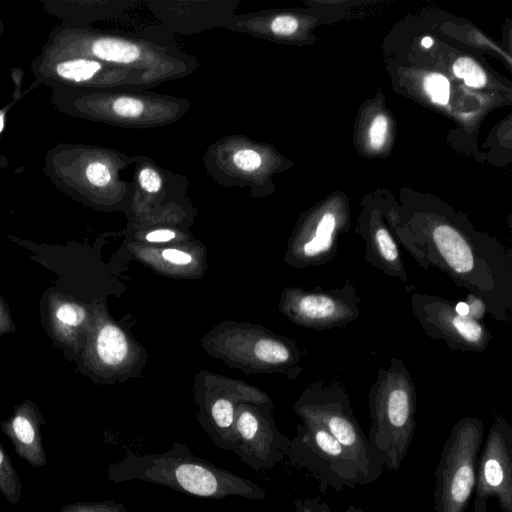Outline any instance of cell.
Returning <instances> with one entry per match:
<instances>
[{
  "label": "cell",
  "mask_w": 512,
  "mask_h": 512,
  "mask_svg": "<svg viewBox=\"0 0 512 512\" xmlns=\"http://www.w3.org/2000/svg\"><path fill=\"white\" fill-rule=\"evenodd\" d=\"M425 270L444 272L453 283L481 298L498 322L512 320V251L496 239L451 221L397 227L392 232Z\"/></svg>",
  "instance_id": "obj_1"
},
{
  "label": "cell",
  "mask_w": 512,
  "mask_h": 512,
  "mask_svg": "<svg viewBox=\"0 0 512 512\" xmlns=\"http://www.w3.org/2000/svg\"><path fill=\"white\" fill-rule=\"evenodd\" d=\"M111 482L142 481L168 487L202 499L242 497L260 500L267 492L258 484L229 470L220 468L193 454L182 443L158 454L127 450L121 459L107 468Z\"/></svg>",
  "instance_id": "obj_2"
},
{
  "label": "cell",
  "mask_w": 512,
  "mask_h": 512,
  "mask_svg": "<svg viewBox=\"0 0 512 512\" xmlns=\"http://www.w3.org/2000/svg\"><path fill=\"white\" fill-rule=\"evenodd\" d=\"M368 407V441L383 467L397 471L414 437L417 410L416 387L403 360L393 357L388 368H379Z\"/></svg>",
  "instance_id": "obj_3"
},
{
  "label": "cell",
  "mask_w": 512,
  "mask_h": 512,
  "mask_svg": "<svg viewBox=\"0 0 512 512\" xmlns=\"http://www.w3.org/2000/svg\"><path fill=\"white\" fill-rule=\"evenodd\" d=\"M301 419L322 425L351 455L364 485L376 481L383 464L358 423L345 387L338 382L315 383L297 404Z\"/></svg>",
  "instance_id": "obj_4"
},
{
  "label": "cell",
  "mask_w": 512,
  "mask_h": 512,
  "mask_svg": "<svg viewBox=\"0 0 512 512\" xmlns=\"http://www.w3.org/2000/svg\"><path fill=\"white\" fill-rule=\"evenodd\" d=\"M483 438L484 424L478 417H463L451 428L435 470V512L466 511L474 493Z\"/></svg>",
  "instance_id": "obj_5"
},
{
  "label": "cell",
  "mask_w": 512,
  "mask_h": 512,
  "mask_svg": "<svg viewBox=\"0 0 512 512\" xmlns=\"http://www.w3.org/2000/svg\"><path fill=\"white\" fill-rule=\"evenodd\" d=\"M302 421L290 440L287 455L290 465L306 470L323 494L329 488L342 492L345 487L364 485L347 450L322 425L309 419L302 418Z\"/></svg>",
  "instance_id": "obj_6"
},
{
  "label": "cell",
  "mask_w": 512,
  "mask_h": 512,
  "mask_svg": "<svg viewBox=\"0 0 512 512\" xmlns=\"http://www.w3.org/2000/svg\"><path fill=\"white\" fill-rule=\"evenodd\" d=\"M411 311L427 336L443 340L452 351L483 353L493 338L481 322L460 313L456 303L440 296L414 292Z\"/></svg>",
  "instance_id": "obj_7"
},
{
  "label": "cell",
  "mask_w": 512,
  "mask_h": 512,
  "mask_svg": "<svg viewBox=\"0 0 512 512\" xmlns=\"http://www.w3.org/2000/svg\"><path fill=\"white\" fill-rule=\"evenodd\" d=\"M35 75L59 89L106 88L152 80L146 73L95 59L43 49L33 65Z\"/></svg>",
  "instance_id": "obj_8"
},
{
  "label": "cell",
  "mask_w": 512,
  "mask_h": 512,
  "mask_svg": "<svg viewBox=\"0 0 512 512\" xmlns=\"http://www.w3.org/2000/svg\"><path fill=\"white\" fill-rule=\"evenodd\" d=\"M45 49L95 59L110 65L138 70L147 75L149 69L155 79L157 78V54L148 47L119 37L66 25L54 32Z\"/></svg>",
  "instance_id": "obj_9"
},
{
  "label": "cell",
  "mask_w": 512,
  "mask_h": 512,
  "mask_svg": "<svg viewBox=\"0 0 512 512\" xmlns=\"http://www.w3.org/2000/svg\"><path fill=\"white\" fill-rule=\"evenodd\" d=\"M473 512H486L495 498L502 512H512V427L495 414L477 460Z\"/></svg>",
  "instance_id": "obj_10"
},
{
  "label": "cell",
  "mask_w": 512,
  "mask_h": 512,
  "mask_svg": "<svg viewBox=\"0 0 512 512\" xmlns=\"http://www.w3.org/2000/svg\"><path fill=\"white\" fill-rule=\"evenodd\" d=\"M290 439L251 410L235 412L229 450L251 469L269 470L287 458Z\"/></svg>",
  "instance_id": "obj_11"
},
{
  "label": "cell",
  "mask_w": 512,
  "mask_h": 512,
  "mask_svg": "<svg viewBox=\"0 0 512 512\" xmlns=\"http://www.w3.org/2000/svg\"><path fill=\"white\" fill-rule=\"evenodd\" d=\"M360 302L357 287L346 280L342 286L330 290L316 287L299 291L293 296L290 308L300 323L325 331L345 327L358 319Z\"/></svg>",
  "instance_id": "obj_12"
},
{
  "label": "cell",
  "mask_w": 512,
  "mask_h": 512,
  "mask_svg": "<svg viewBox=\"0 0 512 512\" xmlns=\"http://www.w3.org/2000/svg\"><path fill=\"white\" fill-rule=\"evenodd\" d=\"M343 225L334 211L321 213L299 242V261L304 265L320 266L333 260L338 252V237Z\"/></svg>",
  "instance_id": "obj_13"
},
{
  "label": "cell",
  "mask_w": 512,
  "mask_h": 512,
  "mask_svg": "<svg viewBox=\"0 0 512 512\" xmlns=\"http://www.w3.org/2000/svg\"><path fill=\"white\" fill-rule=\"evenodd\" d=\"M40 424L30 407L17 410L10 420L2 424V430L11 440L16 454L34 468L47 464Z\"/></svg>",
  "instance_id": "obj_14"
},
{
  "label": "cell",
  "mask_w": 512,
  "mask_h": 512,
  "mask_svg": "<svg viewBox=\"0 0 512 512\" xmlns=\"http://www.w3.org/2000/svg\"><path fill=\"white\" fill-rule=\"evenodd\" d=\"M97 353L108 365L122 362L127 354V341L123 332L113 325L104 326L97 337Z\"/></svg>",
  "instance_id": "obj_15"
},
{
  "label": "cell",
  "mask_w": 512,
  "mask_h": 512,
  "mask_svg": "<svg viewBox=\"0 0 512 512\" xmlns=\"http://www.w3.org/2000/svg\"><path fill=\"white\" fill-rule=\"evenodd\" d=\"M22 482L10 456L0 444V493L11 505L20 501Z\"/></svg>",
  "instance_id": "obj_16"
},
{
  "label": "cell",
  "mask_w": 512,
  "mask_h": 512,
  "mask_svg": "<svg viewBox=\"0 0 512 512\" xmlns=\"http://www.w3.org/2000/svg\"><path fill=\"white\" fill-rule=\"evenodd\" d=\"M453 73L473 88L485 86L487 77L480 65L469 57H460L453 64Z\"/></svg>",
  "instance_id": "obj_17"
},
{
  "label": "cell",
  "mask_w": 512,
  "mask_h": 512,
  "mask_svg": "<svg viewBox=\"0 0 512 512\" xmlns=\"http://www.w3.org/2000/svg\"><path fill=\"white\" fill-rule=\"evenodd\" d=\"M254 352L257 358L270 364L285 363L292 356L286 345L272 339L259 340L254 347Z\"/></svg>",
  "instance_id": "obj_18"
},
{
  "label": "cell",
  "mask_w": 512,
  "mask_h": 512,
  "mask_svg": "<svg viewBox=\"0 0 512 512\" xmlns=\"http://www.w3.org/2000/svg\"><path fill=\"white\" fill-rule=\"evenodd\" d=\"M59 512H129L126 506L115 500L81 501L65 505Z\"/></svg>",
  "instance_id": "obj_19"
},
{
  "label": "cell",
  "mask_w": 512,
  "mask_h": 512,
  "mask_svg": "<svg viewBox=\"0 0 512 512\" xmlns=\"http://www.w3.org/2000/svg\"><path fill=\"white\" fill-rule=\"evenodd\" d=\"M424 89L431 100L440 105H446L450 98L448 79L439 73H431L424 79Z\"/></svg>",
  "instance_id": "obj_20"
},
{
  "label": "cell",
  "mask_w": 512,
  "mask_h": 512,
  "mask_svg": "<svg viewBox=\"0 0 512 512\" xmlns=\"http://www.w3.org/2000/svg\"><path fill=\"white\" fill-rule=\"evenodd\" d=\"M83 180L95 188H103L110 184L112 174L110 168L100 160L89 161L83 171Z\"/></svg>",
  "instance_id": "obj_21"
},
{
  "label": "cell",
  "mask_w": 512,
  "mask_h": 512,
  "mask_svg": "<svg viewBox=\"0 0 512 512\" xmlns=\"http://www.w3.org/2000/svg\"><path fill=\"white\" fill-rule=\"evenodd\" d=\"M232 161L238 169L253 172L261 166L262 157L253 149H241L235 152Z\"/></svg>",
  "instance_id": "obj_22"
},
{
  "label": "cell",
  "mask_w": 512,
  "mask_h": 512,
  "mask_svg": "<svg viewBox=\"0 0 512 512\" xmlns=\"http://www.w3.org/2000/svg\"><path fill=\"white\" fill-rule=\"evenodd\" d=\"M85 317L83 309L77 305L66 303L61 305L56 311V318L63 324L76 326L80 324Z\"/></svg>",
  "instance_id": "obj_23"
},
{
  "label": "cell",
  "mask_w": 512,
  "mask_h": 512,
  "mask_svg": "<svg viewBox=\"0 0 512 512\" xmlns=\"http://www.w3.org/2000/svg\"><path fill=\"white\" fill-rule=\"evenodd\" d=\"M388 122L384 115H378L374 118L369 129L370 145L373 149H380L385 142Z\"/></svg>",
  "instance_id": "obj_24"
},
{
  "label": "cell",
  "mask_w": 512,
  "mask_h": 512,
  "mask_svg": "<svg viewBox=\"0 0 512 512\" xmlns=\"http://www.w3.org/2000/svg\"><path fill=\"white\" fill-rule=\"evenodd\" d=\"M298 27V20L291 15H279L270 22L271 32L279 36L292 35L297 31Z\"/></svg>",
  "instance_id": "obj_25"
},
{
  "label": "cell",
  "mask_w": 512,
  "mask_h": 512,
  "mask_svg": "<svg viewBox=\"0 0 512 512\" xmlns=\"http://www.w3.org/2000/svg\"><path fill=\"white\" fill-rule=\"evenodd\" d=\"M141 188L149 193H156L162 187V178L159 173L151 168H143L138 175Z\"/></svg>",
  "instance_id": "obj_26"
},
{
  "label": "cell",
  "mask_w": 512,
  "mask_h": 512,
  "mask_svg": "<svg viewBox=\"0 0 512 512\" xmlns=\"http://www.w3.org/2000/svg\"><path fill=\"white\" fill-rule=\"evenodd\" d=\"M465 304L468 307V316L481 322L480 320L487 313V307L483 300L474 294L468 293Z\"/></svg>",
  "instance_id": "obj_27"
},
{
  "label": "cell",
  "mask_w": 512,
  "mask_h": 512,
  "mask_svg": "<svg viewBox=\"0 0 512 512\" xmlns=\"http://www.w3.org/2000/svg\"><path fill=\"white\" fill-rule=\"evenodd\" d=\"M324 501L320 497L297 499L294 502L295 512H324Z\"/></svg>",
  "instance_id": "obj_28"
},
{
  "label": "cell",
  "mask_w": 512,
  "mask_h": 512,
  "mask_svg": "<svg viewBox=\"0 0 512 512\" xmlns=\"http://www.w3.org/2000/svg\"><path fill=\"white\" fill-rule=\"evenodd\" d=\"M162 256L167 261L180 265L188 264L192 260L190 254L176 249H165Z\"/></svg>",
  "instance_id": "obj_29"
},
{
  "label": "cell",
  "mask_w": 512,
  "mask_h": 512,
  "mask_svg": "<svg viewBox=\"0 0 512 512\" xmlns=\"http://www.w3.org/2000/svg\"><path fill=\"white\" fill-rule=\"evenodd\" d=\"M175 237V233L171 230L160 229L147 234L146 239L150 242H167Z\"/></svg>",
  "instance_id": "obj_30"
},
{
  "label": "cell",
  "mask_w": 512,
  "mask_h": 512,
  "mask_svg": "<svg viewBox=\"0 0 512 512\" xmlns=\"http://www.w3.org/2000/svg\"><path fill=\"white\" fill-rule=\"evenodd\" d=\"M324 512H333L327 503H324ZM344 512H364L361 507H357L353 504H349Z\"/></svg>",
  "instance_id": "obj_31"
},
{
  "label": "cell",
  "mask_w": 512,
  "mask_h": 512,
  "mask_svg": "<svg viewBox=\"0 0 512 512\" xmlns=\"http://www.w3.org/2000/svg\"><path fill=\"white\" fill-rule=\"evenodd\" d=\"M421 43L425 48H429L432 46L433 40L430 37H424Z\"/></svg>",
  "instance_id": "obj_32"
},
{
  "label": "cell",
  "mask_w": 512,
  "mask_h": 512,
  "mask_svg": "<svg viewBox=\"0 0 512 512\" xmlns=\"http://www.w3.org/2000/svg\"><path fill=\"white\" fill-rule=\"evenodd\" d=\"M4 127V112L0 111V133L2 132Z\"/></svg>",
  "instance_id": "obj_33"
},
{
  "label": "cell",
  "mask_w": 512,
  "mask_h": 512,
  "mask_svg": "<svg viewBox=\"0 0 512 512\" xmlns=\"http://www.w3.org/2000/svg\"><path fill=\"white\" fill-rule=\"evenodd\" d=\"M2 33V24L0 23V35Z\"/></svg>",
  "instance_id": "obj_34"
},
{
  "label": "cell",
  "mask_w": 512,
  "mask_h": 512,
  "mask_svg": "<svg viewBox=\"0 0 512 512\" xmlns=\"http://www.w3.org/2000/svg\"><path fill=\"white\" fill-rule=\"evenodd\" d=\"M0 169H1V164H0Z\"/></svg>",
  "instance_id": "obj_35"
}]
</instances>
